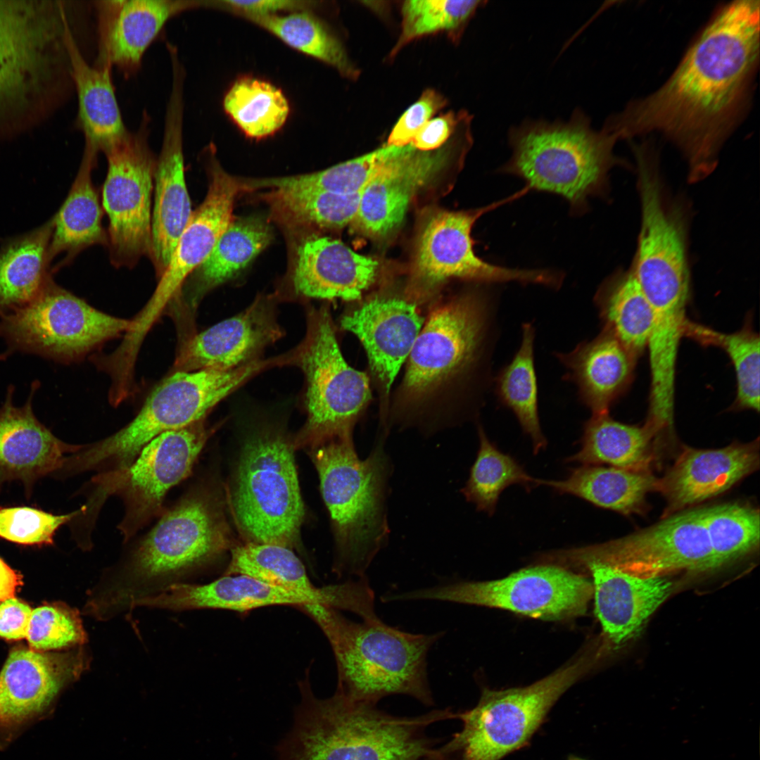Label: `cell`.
Here are the masks:
<instances>
[{"label": "cell", "instance_id": "1", "mask_svg": "<svg viewBox=\"0 0 760 760\" xmlns=\"http://www.w3.org/2000/svg\"><path fill=\"white\" fill-rule=\"evenodd\" d=\"M759 13L755 0L718 7L669 78L604 126L619 139L659 132L684 154L692 182L707 177L749 107L759 61Z\"/></svg>", "mask_w": 760, "mask_h": 760}, {"label": "cell", "instance_id": "2", "mask_svg": "<svg viewBox=\"0 0 760 760\" xmlns=\"http://www.w3.org/2000/svg\"><path fill=\"white\" fill-rule=\"evenodd\" d=\"M299 689L301 701L278 749L279 760H439L437 743L426 731L457 717L450 709L395 716L336 692L319 699L308 676Z\"/></svg>", "mask_w": 760, "mask_h": 760}, {"label": "cell", "instance_id": "3", "mask_svg": "<svg viewBox=\"0 0 760 760\" xmlns=\"http://www.w3.org/2000/svg\"><path fill=\"white\" fill-rule=\"evenodd\" d=\"M228 546L225 525L210 495L192 491L163 512L127 557L91 590L90 614L107 620L133 603L182 583Z\"/></svg>", "mask_w": 760, "mask_h": 760}, {"label": "cell", "instance_id": "4", "mask_svg": "<svg viewBox=\"0 0 760 760\" xmlns=\"http://www.w3.org/2000/svg\"><path fill=\"white\" fill-rule=\"evenodd\" d=\"M61 1H0V137L44 120L70 83Z\"/></svg>", "mask_w": 760, "mask_h": 760}, {"label": "cell", "instance_id": "5", "mask_svg": "<svg viewBox=\"0 0 760 760\" xmlns=\"http://www.w3.org/2000/svg\"><path fill=\"white\" fill-rule=\"evenodd\" d=\"M299 608L319 626L331 645L337 668L336 692L372 704L395 694L433 704L426 657L444 632L414 634L379 618L357 622L320 604Z\"/></svg>", "mask_w": 760, "mask_h": 760}, {"label": "cell", "instance_id": "6", "mask_svg": "<svg viewBox=\"0 0 760 760\" xmlns=\"http://www.w3.org/2000/svg\"><path fill=\"white\" fill-rule=\"evenodd\" d=\"M619 139L604 127L593 129L580 109L567 121L526 120L510 129L512 156L499 171L520 177L529 191L562 196L581 215L588 198L607 192L609 172L621 163L614 153Z\"/></svg>", "mask_w": 760, "mask_h": 760}, {"label": "cell", "instance_id": "7", "mask_svg": "<svg viewBox=\"0 0 760 760\" xmlns=\"http://www.w3.org/2000/svg\"><path fill=\"white\" fill-rule=\"evenodd\" d=\"M314 448L322 496L336 532L337 573L366 577L388 536V457L380 443L366 459H360L351 433L323 441Z\"/></svg>", "mask_w": 760, "mask_h": 760}, {"label": "cell", "instance_id": "8", "mask_svg": "<svg viewBox=\"0 0 760 760\" xmlns=\"http://www.w3.org/2000/svg\"><path fill=\"white\" fill-rule=\"evenodd\" d=\"M253 361L230 370L175 372L151 392L136 417L117 433L84 445L71 458L77 473L118 476L158 435L203 420L216 404L265 367Z\"/></svg>", "mask_w": 760, "mask_h": 760}, {"label": "cell", "instance_id": "9", "mask_svg": "<svg viewBox=\"0 0 760 760\" xmlns=\"http://www.w3.org/2000/svg\"><path fill=\"white\" fill-rule=\"evenodd\" d=\"M590 665L584 656L526 687L483 688L474 708L458 712L462 730L438 748L440 760H501L524 747Z\"/></svg>", "mask_w": 760, "mask_h": 760}, {"label": "cell", "instance_id": "10", "mask_svg": "<svg viewBox=\"0 0 760 760\" xmlns=\"http://www.w3.org/2000/svg\"><path fill=\"white\" fill-rule=\"evenodd\" d=\"M232 500L236 523L249 542L292 549L304 507L293 448L286 439L265 433L246 443Z\"/></svg>", "mask_w": 760, "mask_h": 760}, {"label": "cell", "instance_id": "11", "mask_svg": "<svg viewBox=\"0 0 760 760\" xmlns=\"http://www.w3.org/2000/svg\"><path fill=\"white\" fill-rule=\"evenodd\" d=\"M131 325L132 320L98 310L52 279L30 303L1 315L0 334L11 350L69 362Z\"/></svg>", "mask_w": 760, "mask_h": 760}, {"label": "cell", "instance_id": "12", "mask_svg": "<svg viewBox=\"0 0 760 760\" xmlns=\"http://www.w3.org/2000/svg\"><path fill=\"white\" fill-rule=\"evenodd\" d=\"M307 381L308 420L300 442L316 445L347 433L371 397L367 375L348 365L326 310H312L295 354Z\"/></svg>", "mask_w": 760, "mask_h": 760}, {"label": "cell", "instance_id": "13", "mask_svg": "<svg viewBox=\"0 0 760 760\" xmlns=\"http://www.w3.org/2000/svg\"><path fill=\"white\" fill-rule=\"evenodd\" d=\"M149 124L144 113L136 131L128 130L103 152L108 163L102 190L109 220L107 248L118 268L133 267L150 253L157 158L149 146Z\"/></svg>", "mask_w": 760, "mask_h": 760}, {"label": "cell", "instance_id": "14", "mask_svg": "<svg viewBox=\"0 0 760 760\" xmlns=\"http://www.w3.org/2000/svg\"><path fill=\"white\" fill-rule=\"evenodd\" d=\"M592 581L557 565L521 569L499 580L460 581L395 594L397 600H438L498 608L543 620L584 614Z\"/></svg>", "mask_w": 760, "mask_h": 760}, {"label": "cell", "instance_id": "15", "mask_svg": "<svg viewBox=\"0 0 760 760\" xmlns=\"http://www.w3.org/2000/svg\"><path fill=\"white\" fill-rule=\"evenodd\" d=\"M516 194L487 206L462 211L437 210L431 213L419 234L412 268L413 286L426 293L449 278L484 283L516 281L558 289L563 274L551 270L509 268L487 262L474 251L471 236L475 222L484 213L526 194Z\"/></svg>", "mask_w": 760, "mask_h": 760}, {"label": "cell", "instance_id": "16", "mask_svg": "<svg viewBox=\"0 0 760 760\" xmlns=\"http://www.w3.org/2000/svg\"><path fill=\"white\" fill-rule=\"evenodd\" d=\"M563 553L574 561H596L642 578L715 569L701 508L680 511L619 539Z\"/></svg>", "mask_w": 760, "mask_h": 760}, {"label": "cell", "instance_id": "17", "mask_svg": "<svg viewBox=\"0 0 760 760\" xmlns=\"http://www.w3.org/2000/svg\"><path fill=\"white\" fill-rule=\"evenodd\" d=\"M489 301L468 294L430 315L409 355L403 382L407 394L423 395L474 365L490 329Z\"/></svg>", "mask_w": 760, "mask_h": 760}, {"label": "cell", "instance_id": "18", "mask_svg": "<svg viewBox=\"0 0 760 760\" xmlns=\"http://www.w3.org/2000/svg\"><path fill=\"white\" fill-rule=\"evenodd\" d=\"M638 165L641 224L631 268L647 298L689 296L690 273L682 218L664 204L652 147L632 144Z\"/></svg>", "mask_w": 760, "mask_h": 760}, {"label": "cell", "instance_id": "19", "mask_svg": "<svg viewBox=\"0 0 760 760\" xmlns=\"http://www.w3.org/2000/svg\"><path fill=\"white\" fill-rule=\"evenodd\" d=\"M202 422L158 435L112 485L110 493H118L124 502L118 529L125 542L162 514L168 490L190 474L208 438Z\"/></svg>", "mask_w": 760, "mask_h": 760}, {"label": "cell", "instance_id": "20", "mask_svg": "<svg viewBox=\"0 0 760 760\" xmlns=\"http://www.w3.org/2000/svg\"><path fill=\"white\" fill-rule=\"evenodd\" d=\"M65 652L13 648L0 671V748L45 718L61 690L90 664L82 648Z\"/></svg>", "mask_w": 760, "mask_h": 760}, {"label": "cell", "instance_id": "21", "mask_svg": "<svg viewBox=\"0 0 760 760\" xmlns=\"http://www.w3.org/2000/svg\"><path fill=\"white\" fill-rule=\"evenodd\" d=\"M172 84L165 114L160 153L154 175L149 253L156 277L165 272L179 239L191 215L183 153L184 83L182 64L171 65Z\"/></svg>", "mask_w": 760, "mask_h": 760}, {"label": "cell", "instance_id": "22", "mask_svg": "<svg viewBox=\"0 0 760 760\" xmlns=\"http://www.w3.org/2000/svg\"><path fill=\"white\" fill-rule=\"evenodd\" d=\"M241 185L216 164L210 169L206 196L182 233L171 260L151 298L134 319L131 336L142 341L167 303L174 299L188 277L209 256L232 220Z\"/></svg>", "mask_w": 760, "mask_h": 760}, {"label": "cell", "instance_id": "23", "mask_svg": "<svg viewBox=\"0 0 760 760\" xmlns=\"http://www.w3.org/2000/svg\"><path fill=\"white\" fill-rule=\"evenodd\" d=\"M198 6H202L201 1L185 0L95 1L98 55L94 65L116 68L126 77L134 75L167 21Z\"/></svg>", "mask_w": 760, "mask_h": 760}, {"label": "cell", "instance_id": "24", "mask_svg": "<svg viewBox=\"0 0 760 760\" xmlns=\"http://www.w3.org/2000/svg\"><path fill=\"white\" fill-rule=\"evenodd\" d=\"M445 147L417 150L412 143L386 162L361 192L357 214L352 223L371 237H384L403 221L416 193L444 166Z\"/></svg>", "mask_w": 760, "mask_h": 760}, {"label": "cell", "instance_id": "25", "mask_svg": "<svg viewBox=\"0 0 760 760\" xmlns=\"http://www.w3.org/2000/svg\"><path fill=\"white\" fill-rule=\"evenodd\" d=\"M331 601L328 585L312 591L293 590L236 574L224 575L205 584H173L144 598L141 605L172 611L217 609L244 612L278 605L298 608L308 604L329 606Z\"/></svg>", "mask_w": 760, "mask_h": 760}, {"label": "cell", "instance_id": "26", "mask_svg": "<svg viewBox=\"0 0 760 760\" xmlns=\"http://www.w3.org/2000/svg\"><path fill=\"white\" fill-rule=\"evenodd\" d=\"M759 466V439L709 450L687 448L657 490L667 501L665 516L726 491Z\"/></svg>", "mask_w": 760, "mask_h": 760}, {"label": "cell", "instance_id": "27", "mask_svg": "<svg viewBox=\"0 0 760 760\" xmlns=\"http://www.w3.org/2000/svg\"><path fill=\"white\" fill-rule=\"evenodd\" d=\"M281 336L275 310L258 300L240 314L192 337L182 349L175 372L230 370L250 362Z\"/></svg>", "mask_w": 760, "mask_h": 760}, {"label": "cell", "instance_id": "28", "mask_svg": "<svg viewBox=\"0 0 760 760\" xmlns=\"http://www.w3.org/2000/svg\"><path fill=\"white\" fill-rule=\"evenodd\" d=\"M37 388L34 383L25 404L16 407L10 387L0 407V486L19 481L27 493L37 480L60 470L67 453L83 447L63 442L38 421L32 407Z\"/></svg>", "mask_w": 760, "mask_h": 760}, {"label": "cell", "instance_id": "29", "mask_svg": "<svg viewBox=\"0 0 760 760\" xmlns=\"http://www.w3.org/2000/svg\"><path fill=\"white\" fill-rule=\"evenodd\" d=\"M582 564L592 574L595 614L616 646L636 637L673 589L665 576L638 577L596 561Z\"/></svg>", "mask_w": 760, "mask_h": 760}, {"label": "cell", "instance_id": "30", "mask_svg": "<svg viewBox=\"0 0 760 760\" xmlns=\"http://www.w3.org/2000/svg\"><path fill=\"white\" fill-rule=\"evenodd\" d=\"M423 319L415 305L397 298H375L341 319L364 346L386 393L410 355Z\"/></svg>", "mask_w": 760, "mask_h": 760}, {"label": "cell", "instance_id": "31", "mask_svg": "<svg viewBox=\"0 0 760 760\" xmlns=\"http://www.w3.org/2000/svg\"><path fill=\"white\" fill-rule=\"evenodd\" d=\"M377 269L375 260L341 241L315 236L298 247L293 286L307 297L356 300L373 283Z\"/></svg>", "mask_w": 760, "mask_h": 760}, {"label": "cell", "instance_id": "32", "mask_svg": "<svg viewBox=\"0 0 760 760\" xmlns=\"http://www.w3.org/2000/svg\"><path fill=\"white\" fill-rule=\"evenodd\" d=\"M64 41L77 98L76 125L84 138V149L103 153L128 131L116 98L112 69L91 65L87 61L69 22L65 24Z\"/></svg>", "mask_w": 760, "mask_h": 760}, {"label": "cell", "instance_id": "33", "mask_svg": "<svg viewBox=\"0 0 760 760\" xmlns=\"http://www.w3.org/2000/svg\"><path fill=\"white\" fill-rule=\"evenodd\" d=\"M556 356L567 369L566 378L578 387L579 399L592 414H608L628 384L634 356L609 331Z\"/></svg>", "mask_w": 760, "mask_h": 760}, {"label": "cell", "instance_id": "34", "mask_svg": "<svg viewBox=\"0 0 760 760\" xmlns=\"http://www.w3.org/2000/svg\"><path fill=\"white\" fill-rule=\"evenodd\" d=\"M98 155L84 150L77 174L68 196L51 219V260L63 255L53 267V271L68 265L90 246H108V234L102 224L103 210L92 181V172L97 164Z\"/></svg>", "mask_w": 760, "mask_h": 760}, {"label": "cell", "instance_id": "35", "mask_svg": "<svg viewBox=\"0 0 760 760\" xmlns=\"http://www.w3.org/2000/svg\"><path fill=\"white\" fill-rule=\"evenodd\" d=\"M52 220L4 242L0 248V315L36 298L53 279Z\"/></svg>", "mask_w": 760, "mask_h": 760}, {"label": "cell", "instance_id": "36", "mask_svg": "<svg viewBox=\"0 0 760 760\" xmlns=\"http://www.w3.org/2000/svg\"><path fill=\"white\" fill-rule=\"evenodd\" d=\"M658 479L648 471L583 465L573 469L565 479H538V485L627 515L643 511L647 493L657 490Z\"/></svg>", "mask_w": 760, "mask_h": 760}, {"label": "cell", "instance_id": "37", "mask_svg": "<svg viewBox=\"0 0 760 760\" xmlns=\"http://www.w3.org/2000/svg\"><path fill=\"white\" fill-rule=\"evenodd\" d=\"M271 238L270 227L262 220L231 221L207 259L186 279L178 296L186 292L194 305L208 291L245 268Z\"/></svg>", "mask_w": 760, "mask_h": 760}, {"label": "cell", "instance_id": "38", "mask_svg": "<svg viewBox=\"0 0 760 760\" xmlns=\"http://www.w3.org/2000/svg\"><path fill=\"white\" fill-rule=\"evenodd\" d=\"M655 434L647 425L626 424L608 414H592L585 423L578 452L568 458L583 465L607 464L612 467L648 471L652 459V441Z\"/></svg>", "mask_w": 760, "mask_h": 760}, {"label": "cell", "instance_id": "39", "mask_svg": "<svg viewBox=\"0 0 760 760\" xmlns=\"http://www.w3.org/2000/svg\"><path fill=\"white\" fill-rule=\"evenodd\" d=\"M604 329L634 356L647 346L653 327L650 303L632 268L609 277L595 297Z\"/></svg>", "mask_w": 760, "mask_h": 760}, {"label": "cell", "instance_id": "40", "mask_svg": "<svg viewBox=\"0 0 760 760\" xmlns=\"http://www.w3.org/2000/svg\"><path fill=\"white\" fill-rule=\"evenodd\" d=\"M535 329L522 325L520 347L511 362L495 379V393L500 402L516 415L523 431L530 436L534 453L545 448L538 412V387L534 366Z\"/></svg>", "mask_w": 760, "mask_h": 760}, {"label": "cell", "instance_id": "41", "mask_svg": "<svg viewBox=\"0 0 760 760\" xmlns=\"http://www.w3.org/2000/svg\"><path fill=\"white\" fill-rule=\"evenodd\" d=\"M243 16L291 48L336 68L343 76L352 80L358 77V69L339 39L311 13L303 10L284 15Z\"/></svg>", "mask_w": 760, "mask_h": 760}, {"label": "cell", "instance_id": "42", "mask_svg": "<svg viewBox=\"0 0 760 760\" xmlns=\"http://www.w3.org/2000/svg\"><path fill=\"white\" fill-rule=\"evenodd\" d=\"M226 113L248 137L262 139L286 122L290 108L282 91L265 80L245 77L237 80L223 101Z\"/></svg>", "mask_w": 760, "mask_h": 760}, {"label": "cell", "instance_id": "43", "mask_svg": "<svg viewBox=\"0 0 760 760\" xmlns=\"http://www.w3.org/2000/svg\"><path fill=\"white\" fill-rule=\"evenodd\" d=\"M717 569L754 551L759 545L758 509L737 502L701 508Z\"/></svg>", "mask_w": 760, "mask_h": 760}, {"label": "cell", "instance_id": "44", "mask_svg": "<svg viewBox=\"0 0 760 760\" xmlns=\"http://www.w3.org/2000/svg\"><path fill=\"white\" fill-rule=\"evenodd\" d=\"M479 449L462 493L477 509L493 514L501 493L508 486L520 484L526 488L538 485L510 455L500 451L479 428Z\"/></svg>", "mask_w": 760, "mask_h": 760}, {"label": "cell", "instance_id": "45", "mask_svg": "<svg viewBox=\"0 0 760 760\" xmlns=\"http://www.w3.org/2000/svg\"><path fill=\"white\" fill-rule=\"evenodd\" d=\"M685 336L725 350L736 376L735 405L759 412L760 338L749 323L736 332L725 334L688 320Z\"/></svg>", "mask_w": 760, "mask_h": 760}, {"label": "cell", "instance_id": "46", "mask_svg": "<svg viewBox=\"0 0 760 760\" xmlns=\"http://www.w3.org/2000/svg\"><path fill=\"white\" fill-rule=\"evenodd\" d=\"M236 574L293 590L312 591L317 588L292 550L275 544L248 542L234 547L224 575Z\"/></svg>", "mask_w": 760, "mask_h": 760}, {"label": "cell", "instance_id": "47", "mask_svg": "<svg viewBox=\"0 0 760 760\" xmlns=\"http://www.w3.org/2000/svg\"><path fill=\"white\" fill-rule=\"evenodd\" d=\"M404 146L386 145L372 152L319 172L272 178L256 182L275 189L315 190L336 194L361 192L382 166Z\"/></svg>", "mask_w": 760, "mask_h": 760}, {"label": "cell", "instance_id": "48", "mask_svg": "<svg viewBox=\"0 0 760 760\" xmlns=\"http://www.w3.org/2000/svg\"><path fill=\"white\" fill-rule=\"evenodd\" d=\"M361 192L343 194L315 190L276 189L274 203L283 214L296 222L339 229L352 224L355 219Z\"/></svg>", "mask_w": 760, "mask_h": 760}, {"label": "cell", "instance_id": "49", "mask_svg": "<svg viewBox=\"0 0 760 760\" xmlns=\"http://www.w3.org/2000/svg\"><path fill=\"white\" fill-rule=\"evenodd\" d=\"M483 1L410 0L402 6V30L391 57L410 42L442 31L461 32Z\"/></svg>", "mask_w": 760, "mask_h": 760}, {"label": "cell", "instance_id": "50", "mask_svg": "<svg viewBox=\"0 0 760 760\" xmlns=\"http://www.w3.org/2000/svg\"><path fill=\"white\" fill-rule=\"evenodd\" d=\"M26 638L31 649L46 652L80 647L87 635L78 611L56 602L32 610Z\"/></svg>", "mask_w": 760, "mask_h": 760}, {"label": "cell", "instance_id": "51", "mask_svg": "<svg viewBox=\"0 0 760 760\" xmlns=\"http://www.w3.org/2000/svg\"><path fill=\"white\" fill-rule=\"evenodd\" d=\"M86 510L56 515L30 507H0V538L24 545H51L57 530Z\"/></svg>", "mask_w": 760, "mask_h": 760}, {"label": "cell", "instance_id": "52", "mask_svg": "<svg viewBox=\"0 0 760 760\" xmlns=\"http://www.w3.org/2000/svg\"><path fill=\"white\" fill-rule=\"evenodd\" d=\"M446 104V99L438 91L433 89L424 91L419 99L397 121L389 134L387 144L400 146L411 143L422 127Z\"/></svg>", "mask_w": 760, "mask_h": 760}, {"label": "cell", "instance_id": "53", "mask_svg": "<svg viewBox=\"0 0 760 760\" xmlns=\"http://www.w3.org/2000/svg\"><path fill=\"white\" fill-rule=\"evenodd\" d=\"M470 120L466 112L455 113L450 111L426 122L415 134L411 143L419 151L438 149L457 129Z\"/></svg>", "mask_w": 760, "mask_h": 760}, {"label": "cell", "instance_id": "54", "mask_svg": "<svg viewBox=\"0 0 760 760\" xmlns=\"http://www.w3.org/2000/svg\"><path fill=\"white\" fill-rule=\"evenodd\" d=\"M32 609L23 601L11 597L0 603V638L8 640L26 638Z\"/></svg>", "mask_w": 760, "mask_h": 760}, {"label": "cell", "instance_id": "55", "mask_svg": "<svg viewBox=\"0 0 760 760\" xmlns=\"http://www.w3.org/2000/svg\"><path fill=\"white\" fill-rule=\"evenodd\" d=\"M310 1L286 0H259V1H209L208 6L228 8L238 11L243 15H272L278 11H303L312 6Z\"/></svg>", "mask_w": 760, "mask_h": 760}, {"label": "cell", "instance_id": "56", "mask_svg": "<svg viewBox=\"0 0 760 760\" xmlns=\"http://www.w3.org/2000/svg\"><path fill=\"white\" fill-rule=\"evenodd\" d=\"M22 578L0 557V601L13 597Z\"/></svg>", "mask_w": 760, "mask_h": 760}, {"label": "cell", "instance_id": "57", "mask_svg": "<svg viewBox=\"0 0 760 760\" xmlns=\"http://www.w3.org/2000/svg\"><path fill=\"white\" fill-rule=\"evenodd\" d=\"M567 760H585V759H582L581 757H578V756H576L570 755L568 757Z\"/></svg>", "mask_w": 760, "mask_h": 760}]
</instances>
